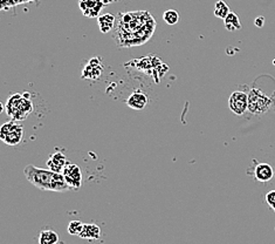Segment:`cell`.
Instances as JSON below:
<instances>
[{"label": "cell", "mask_w": 275, "mask_h": 244, "mask_svg": "<svg viewBox=\"0 0 275 244\" xmlns=\"http://www.w3.org/2000/svg\"><path fill=\"white\" fill-rule=\"evenodd\" d=\"M24 173L27 181L40 190L63 193L71 189L61 173H55L50 169H43L33 164H27Z\"/></svg>", "instance_id": "1"}, {"label": "cell", "mask_w": 275, "mask_h": 244, "mask_svg": "<svg viewBox=\"0 0 275 244\" xmlns=\"http://www.w3.org/2000/svg\"><path fill=\"white\" fill-rule=\"evenodd\" d=\"M6 114L13 121L20 122L26 120L33 112V102L30 93H15L7 99L5 105Z\"/></svg>", "instance_id": "2"}, {"label": "cell", "mask_w": 275, "mask_h": 244, "mask_svg": "<svg viewBox=\"0 0 275 244\" xmlns=\"http://www.w3.org/2000/svg\"><path fill=\"white\" fill-rule=\"evenodd\" d=\"M273 100L258 88H253L248 93V111L252 114L261 115L267 113Z\"/></svg>", "instance_id": "3"}, {"label": "cell", "mask_w": 275, "mask_h": 244, "mask_svg": "<svg viewBox=\"0 0 275 244\" xmlns=\"http://www.w3.org/2000/svg\"><path fill=\"white\" fill-rule=\"evenodd\" d=\"M24 137V128L16 121L11 120L5 122L0 128V139L7 146H18Z\"/></svg>", "instance_id": "4"}, {"label": "cell", "mask_w": 275, "mask_h": 244, "mask_svg": "<svg viewBox=\"0 0 275 244\" xmlns=\"http://www.w3.org/2000/svg\"><path fill=\"white\" fill-rule=\"evenodd\" d=\"M62 175L68 186L71 187V189L78 190L82 186V172H81V168L77 164L67 163Z\"/></svg>", "instance_id": "5"}, {"label": "cell", "mask_w": 275, "mask_h": 244, "mask_svg": "<svg viewBox=\"0 0 275 244\" xmlns=\"http://www.w3.org/2000/svg\"><path fill=\"white\" fill-rule=\"evenodd\" d=\"M229 107L235 115H243L248 111V94L245 92H233L229 99Z\"/></svg>", "instance_id": "6"}, {"label": "cell", "mask_w": 275, "mask_h": 244, "mask_svg": "<svg viewBox=\"0 0 275 244\" xmlns=\"http://www.w3.org/2000/svg\"><path fill=\"white\" fill-rule=\"evenodd\" d=\"M81 12L87 18H99L101 10L106 6L102 0H80L78 2Z\"/></svg>", "instance_id": "7"}, {"label": "cell", "mask_w": 275, "mask_h": 244, "mask_svg": "<svg viewBox=\"0 0 275 244\" xmlns=\"http://www.w3.org/2000/svg\"><path fill=\"white\" fill-rule=\"evenodd\" d=\"M103 73L102 60L99 57L92 58L82 71V79L97 80Z\"/></svg>", "instance_id": "8"}, {"label": "cell", "mask_w": 275, "mask_h": 244, "mask_svg": "<svg viewBox=\"0 0 275 244\" xmlns=\"http://www.w3.org/2000/svg\"><path fill=\"white\" fill-rule=\"evenodd\" d=\"M149 103L148 95L142 91H135L128 97L127 105L128 107L135 109V111H142L147 107Z\"/></svg>", "instance_id": "9"}, {"label": "cell", "mask_w": 275, "mask_h": 244, "mask_svg": "<svg viewBox=\"0 0 275 244\" xmlns=\"http://www.w3.org/2000/svg\"><path fill=\"white\" fill-rule=\"evenodd\" d=\"M67 163H68V161H67L66 155H64L62 151H55L47 160V167H48V169L53 170L55 173L62 174Z\"/></svg>", "instance_id": "10"}, {"label": "cell", "mask_w": 275, "mask_h": 244, "mask_svg": "<svg viewBox=\"0 0 275 244\" xmlns=\"http://www.w3.org/2000/svg\"><path fill=\"white\" fill-rule=\"evenodd\" d=\"M274 178V169L268 163H258L254 168V179L258 182H269Z\"/></svg>", "instance_id": "11"}, {"label": "cell", "mask_w": 275, "mask_h": 244, "mask_svg": "<svg viewBox=\"0 0 275 244\" xmlns=\"http://www.w3.org/2000/svg\"><path fill=\"white\" fill-rule=\"evenodd\" d=\"M78 237L83 238V240H88V241L99 240V238L101 237L100 227L96 226V224H85L82 232H81Z\"/></svg>", "instance_id": "12"}, {"label": "cell", "mask_w": 275, "mask_h": 244, "mask_svg": "<svg viewBox=\"0 0 275 244\" xmlns=\"http://www.w3.org/2000/svg\"><path fill=\"white\" fill-rule=\"evenodd\" d=\"M115 21H116V18L110 13H107V15L100 16L97 18V22H99V27L100 31L102 33H108L110 32L111 30L114 29Z\"/></svg>", "instance_id": "13"}, {"label": "cell", "mask_w": 275, "mask_h": 244, "mask_svg": "<svg viewBox=\"0 0 275 244\" xmlns=\"http://www.w3.org/2000/svg\"><path fill=\"white\" fill-rule=\"evenodd\" d=\"M224 26L229 32H234L241 29V24L239 20V16L235 15L234 12H231L229 16L224 19Z\"/></svg>", "instance_id": "14"}, {"label": "cell", "mask_w": 275, "mask_h": 244, "mask_svg": "<svg viewBox=\"0 0 275 244\" xmlns=\"http://www.w3.org/2000/svg\"><path fill=\"white\" fill-rule=\"evenodd\" d=\"M39 244H59V235L53 230H43L39 235Z\"/></svg>", "instance_id": "15"}, {"label": "cell", "mask_w": 275, "mask_h": 244, "mask_svg": "<svg viewBox=\"0 0 275 244\" xmlns=\"http://www.w3.org/2000/svg\"><path fill=\"white\" fill-rule=\"evenodd\" d=\"M231 13L229 5L224 0H218L214 5V16L219 19H225Z\"/></svg>", "instance_id": "16"}, {"label": "cell", "mask_w": 275, "mask_h": 244, "mask_svg": "<svg viewBox=\"0 0 275 244\" xmlns=\"http://www.w3.org/2000/svg\"><path fill=\"white\" fill-rule=\"evenodd\" d=\"M163 19L168 25H176L179 21V13L175 10H167L163 13Z\"/></svg>", "instance_id": "17"}, {"label": "cell", "mask_w": 275, "mask_h": 244, "mask_svg": "<svg viewBox=\"0 0 275 244\" xmlns=\"http://www.w3.org/2000/svg\"><path fill=\"white\" fill-rule=\"evenodd\" d=\"M83 227H85V224L80 222V221H72L68 224V232L73 235V236H80V234L83 230Z\"/></svg>", "instance_id": "18"}, {"label": "cell", "mask_w": 275, "mask_h": 244, "mask_svg": "<svg viewBox=\"0 0 275 244\" xmlns=\"http://www.w3.org/2000/svg\"><path fill=\"white\" fill-rule=\"evenodd\" d=\"M29 1H34V0H1V8L2 10H6L8 7H13L19 4H22V2Z\"/></svg>", "instance_id": "19"}, {"label": "cell", "mask_w": 275, "mask_h": 244, "mask_svg": "<svg viewBox=\"0 0 275 244\" xmlns=\"http://www.w3.org/2000/svg\"><path fill=\"white\" fill-rule=\"evenodd\" d=\"M265 201L269 206V208L273 209L275 211V190H271V192H268L267 194H266Z\"/></svg>", "instance_id": "20"}, {"label": "cell", "mask_w": 275, "mask_h": 244, "mask_svg": "<svg viewBox=\"0 0 275 244\" xmlns=\"http://www.w3.org/2000/svg\"><path fill=\"white\" fill-rule=\"evenodd\" d=\"M254 24L255 26L262 27L263 24H265V18H263V16H258V18L254 20Z\"/></svg>", "instance_id": "21"}, {"label": "cell", "mask_w": 275, "mask_h": 244, "mask_svg": "<svg viewBox=\"0 0 275 244\" xmlns=\"http://www.w3.org/2000/svg\"><path fill=\"white\" fill-rule=\"evenodd\" d=\"M102 1H103V4H105V5H109V4H111V2L119 1V0H102Z\"/></svg>", "instance_id": "22"}, {"label": "cell", "mask_w": 275, "mask_h": 244, "mask_svg": "<svg viewBox=\"0 0 275 244\" xmlns=\"http://www.w3.org/2000/svg\"><path fill=\"white\" fill-rule=\"evenodd\" d=\"M59 244H63V243H59Z\"/></svg>", "instance_id": "23"}]
</instances>
